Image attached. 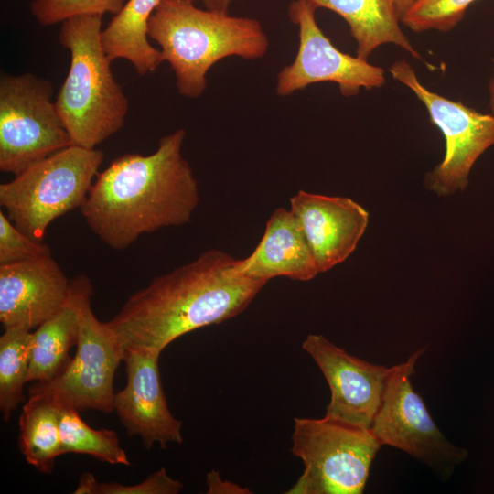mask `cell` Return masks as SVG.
Segmentation results:
<instances>
[{"instance_id": "obj_2", "label": "cell", "mask_w": 494, "mask_h": 494, "mask_svg": "<svg viewBox=\"0 0 494 494\" xmlns=\"http://www.w3.org/2000/svg\"><path fill=\"white\" fill-rule=\"evenodd\" d=\"M185 136L177 129L160 138L153 154H124L98 172L80 209L110 248L122 251L143 234L190 221L199 194L182 156Z\"/></svg>"}, {"instance_id": "obj_14", "label": "cell", "mask_w": 494, "mask_h": 494, "mask_svg": "<svg viewBox=\"0 0 494 494\" xmlns=\"http://www.w3.org/2000/svg\"><path fill=\"white\" fill-rule=\"evenodd\" d=\"M70 293L51 255L0 264V322L4 329L37 328L57 313Z\"/></svg>"}, {"instance_id": "obj_16", "label": "cell", "mask_w": 494, "mask_h": 494, "mask_svg": "<svg viewBox=\"0 0 494 494\" xmlns=\"http://www.w3.org/2000/svg\"><path fill=\"white\" fill-rule=\"evenodd\" d=\"M233 266L243 276L265 281L286 277L305 282L319 274L302 228L285 208L274 210L255 249L246 258L235 259Z\"/></svg>"}, {"instance_id": "obj_29", "label": "cell", "mask_w": 494, "mask_h": 494, "mask_svg": "<svg viewBox=\"0 0 494 494\" xmlns=\"http://www.w3.org/2000/svg\"><path fill=\"white\" fill-rule=\"evenodd\" d=\"M195 2H200L203 4L206 9L219 12V13H229L230 5L232 0H191Z\"/></svg>"}, {"instance_id": "obj_30", "label": "cell", "mask_w": 494, "mask_h": 494, "mask_svg": "<svg viewBox=\"0 0 494 494\" xmlns=\"http://www.w3.org/2000/svg\"><path fill=\"white\" fill-rule=\"evenodd\" d=\"M415 0H394L397 15L401 20Z\"/></svg>"}, {"instance_id": "obj_28", "label": "cell", "mask_w": 494, "mask_h": 494, "mask_svg": "<svg viewBox=\"0 0 494 494\" xmlns=\"http://www.w3.org/2000/svg\"><path fill=\"white\" fill-rule=\"evenodd\" d=\"M99 482L95 477L88 472H84L79 480V485L75 489V494H97Z\"/></svg>"}, {"instance_id": "obj_15", "label": "cell", "mask_w": 494, "mask_h": 494, "mask_svg": "<svg viewBox=\"0 0 494 494\" xmlns=\"http://www.w3.org/2000/svg\"><path fill=\"white\" fill-rule=\"evenodd\" d=\"M319 273L343 263L356 249L369 222V213L348 197L298 190L290 198Z\"/></svg>"}, {"instance_id": "obj_11", "label": "cell", "mask_w": 494, "mask_h": 494, "mask_svg": "<svg viewBox=\"0 0 494 494\" xmlns=\"http://www.w3.org/2000/svg\"><path fill=\"white\" fill-rule=\"evenodd\" d=\"M316 10L307 0L289 4L288 16L298 27L299 45L293 62L277 74L276 93L288 96L322 81L337 83L345 97L358 94L360 89L381 87L384 70L339 50L317 25Z\"/></svg>"}, {"instance_id": "obj_7", "label": "cell", "mask_w": 494, "mask_h": 494, "mask_svg": "<svg viewBox=\"0 0 494 494\" xmlns=\"http://www.w3.org/2000/svg\"><path fill=\"white\" fill-rule=\"evenodd\" d=\"M52 83L32 73L1 74L0 170L15 176L72 145L52 102Z\"/></svg>"}, {"instance_id": "obj_1", "label": "cell", "mask_w": 494, "mask_h": 494, "mask_svg": "<svg viewBox=\"0 0 494 494\" xmlns=\"http://www.w3.org/2000/svg\"><path fill=\"white\" fill-rule=\"evenodd\" d=\"M234 262L229 253L210 249L130 295L106 322L123 359L129 349L162 352L177 338L245 310L268 281L236 273Z\"/></svg>"}, {"instance_id": "obj_12", "label": "cell", "mask_w": 494, "mask_h": 494, "mask_svg": "<svg viewBox=\"0 0 494 494\" xmlns=\"http://www.w3.org/2000/svg\"><path fill=\"white\" fill-rule=\"evenodd\" d=\"M323 373L331 392L327 416L370 429L381 406L391 368L349 354L322 335L302 343Z\"/></svg>"}, {"instance_id": "obj_26", "label": "cell", "mask_w": 494, "mask_h": 494, "mask_svg": "<svg viewBox=\"0 0 494 494\" xmlns=\"http://www.w3.org/2000/svg\"><path fill=\"white\" fill-rule=\"evenodd\" d=\"M183 484L168 476L162 467L135 485H123L117 482H101L97 494H177Z\"/></svg>"}, {"instance_id": "obj_3", "label": "cell", "mask_w": 494, "mask_h": 494, "mask_svg": "<svg viewBox=\"0 0 494 494\" xmlns=\"http://www.w3.org/2000/svg\"><path fill=\"white\" fill-rule=\"evenodd\" d=\"M176 75L178 92L199 98L209 69L228 57L263 58L269 48L262 24L254 18L200 9L191 0H162L147 25Z\"/></svg>"}, {"instance_id": "obj_8", "label": "cell", "mask_w": 494, "mask_h": 494, "mask_svg": "<svg viewBox=\"0 0 494 494\" xmlns=\"http://www.w3.org/2000/svg\"><path fill=\"white\" fill-rule=\"evenodd\" d=\"M425 348L406 361L392 366L381 406L370 428L381 446L398 448L447 479L467 451L452 444L432 419L422 397L414 391L412 376Z\"/></svg>"}, {"instance_id": "obj_6", "label": "cell", "mask_w": 494, "mask_h": 494, "mask_svg": "<svg viewBox=\"0 0 494 494\" xmlns=\"http://www.w3.org/2000/svg\"><path fill=\"white\" fill-rule=\"evenodd\" d=\"M381 446L370 429L327 415L295 417L291 452L304 471L286 493L360 494Z\"/></svg>"}, {"instance_id": "obj_10", "label": "cell", "mask_w": 494, "mask_h": 494, "mask_svg": "<svg viewBox=\"0 0 494 494\" xmlns=\"http://www.w3.org/2000/svg\"><path fill=\"white\" fill-rule=\"evenodd\" d=\"M91 299L87 296L81 306L74 357L54 379L31 385L28 394H47L78 411L109 413L113 412V379L123 353L107 323L95 317Z\"/></svg>"}, {"instance_id": "obj_27", "label": "cell", "mask_w": 494, "mask_h": 494, "mask_svg": "<svg viewBox=\"0 0 494 494\" xmlns=\"http://www.w3.org/2000/svg\"><path fill=\"white\" fill-rule=\"evenodd\" d=\"M208 493H249L247 489L231 483L230 481H223L220 474L214 470L210 471L207 475Z\"/></svg>"}, {"instance_id": "obj_24", "label": "cell", "mask_w": 494, "mask_h": 494, "mask_svg": "<svg viewBox=\"0 0 494 494\" xmlns=\"http://www.w3.org/2000/svg\"><path fill=\"white\" fill-rule=\"evenodd\" d=\"M124 0H33L30 12L43 27L62 23L80 15L118 14Z\"/></svg>"}, {"instance_id": "obj_18", "label": "cell", "mask_w": 494, "mask_h": 494, "mask_svg": "<svg viewBox=\"0 0 494 494\" xmlns=\"http://www.w3.org/2000/svg\"><path fill=\"white\" fill-rule=\"evenodd\" d=\"M339 15L356 42V56L368 59L380 46L393 44L422 59L401 28L394 0H307Z\"/></svg>"}, {"instance_id": "obj_22", "label": "cell", "mask_w": 494, "mask_h": 494, "mask_svg": "<svg viewBox=\"0 0 494 494\" xmlns=\"http://www.w3.org/2000/svg\"><path fill=\"white\" fill-rule=\"evenodd\" d=\"M31 344L32 332L25 328L4 329L0 337V410L5 422L25 400Z\"/></svg>"}, {"instance_id": "obj_25", "label": "cell", "mask_w": 494, "mask_h": 494, "mask_svg": "<svg viewBox=\"0 0 494 494\" xmlns=\"http://www.w3.org/2000/svg\"><path fill=\"white\" fill-rule=\"evenodd\" d=\"M51 255L48 245L21 231L0 211V264Z\"/></svg>"}, {"instance_id": "obj_5", "label": "cell", "mask_w": 494, "mask_h": 494, "mask_svg": "<svg viewBox=\"0 0 494 494\" xmlns=\"http://www.w3.org/2000/svg\"><path fill=\"white\" fill-rule=\"evenodd\" d=\"M103 152L71 145L0 185V205L31 239L42 242L50 223L81 208L98 174Z\"/></svg>"}, {"instance_id": "obj_17", "label": "cell", "mask_w": 494, "mask_h": 494, "mask_svg": "<svg viewBox=\"0 0 494 494\" xmlns=\"http://www.w3.org/2000/svg\"><path fill=\"white\" fill-rule=\"evenodd\" d=\"M92 292L86 275L70 279L67 302L32 332L28 381H48L68 365L69 351L78 340L81 304Z\"/></svg>"}, {"instance_id": "obj_19", "label": "cell", "mask_w": 494, "mask_h": 494, "mask_svg": "<svg viewBox=\"0 0 494 494\" xmlns=\"http://www.w3.org/2000/svg\"><path fill=\"white\" fill-rule=\"evenodd\" d=\"M162 0H128L102 31L103 49L113 61L124 59L144 76L165 61L160 49L148 41L147 25Z\"/></svg>"}, {"instance_id": "obj_9", "label": "cell", "mask_w": 494, "mask_h": 494, "mask_svg": "<svg viewBox=\"0 0 494 494\" xmlns=\"http://www.w3.org/2000/svg\"><path fill=\"white\" fill-rule=\"evenodd\" d=\"M392 77L408 87L425 106L430 121L442 132L445 156L424 178L425 187L438 196H449L468 184L478 158L494 145V115L482 113L441 96L424 86L413 68L397 60L389 68Z\"/></svg>"}, {"instance_id": "obj_21", "label": "cell", "mask_w": 494, "mask_h": 494, "mask_svg": "<svg viewBox=\"0 0 494 494\" xmlns=\"http://www.w3.org/2000/svg\"><path fill=\"white\" fill-rule=\"evenodd\" d=\"M59 435L61 455L84 454L112 465H130L115 431L91 428L75 408L59 404Z\"/></svg>"}, {"instance_id": "obj_31", "label": "cell", "mask_w": 494, "mask_h": 494, "mask_svg": "<svg viewBox=\"0 0 494 494\" xmlns=\"http://www.w3.org/2000/svg\"><path fill=\"white\" fill-rule=\"evenodd\" d=\"M489 107L491 110V113L494 115V78H492L489 81Z\"/></svg>"}, {"instance_id": "obj_13", "label": "cell", "mask_w": 494, "mask_h": 494, "mask_svg": "<svg viewBox=\"0 0 494 494\" xmlns=\"http://www.w3.org/2000/svg\"><path fill=\"white\" fill-rule=\"evenodd\" d=\"M159 351L129 349L124 354L126 384L114 394L113 411L129 435L139 436L150 449L155 444L166 448L183 441L182 422L173 416L163 391Z\"/></svg>"}, {"instance_id": "obj_20", "label": "cell", "mask_w": 494, "mask_h": 494, "mask_svg": "<svg viewBox=\"0 0 494 494\" xmlns=\"http://www.w3.org/2000/svg\"><path fill=\"white\" fill-rule=\"evenodd\" d=\"M19 448L28 464L50 474L61 456L59 404L50 396L31 393L19 418Z\"/></svg>"}, {"instance_id": "obj_23", "label": "cell", "mask_w": 494, "mask_h": 494, "mask_svg": "<svg viewBox=\"0 0 494 494\" xmlns=\"http://www.w3.org/2000/svg\"><path fill=\"white\" fill-rule=\"evenodd\" d=\"M477 0H415L401 23L415 33L428 30L448 32L464 17Z\"/></svg>"}, {"instance_id": "obj_4", "label": "cell", "mask_w": 494, "mask_h": 494, "mask_svg": "<svg viewBox=\"0 0 494 494\" xmlns=\"http://www.w3.org/2000/svg\"><path fill=\"white\" fill-rule=\"evenodd\" d=\"M102 17H70L61 23L59 35L70 53V65L55 105L72 145L91 149L122 129L129 109L103 49Z\"/></svg>"}]
</instances>
